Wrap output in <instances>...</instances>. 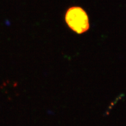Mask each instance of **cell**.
Here are the masks:
<instances>
[{"label": "cell", "mask_w": 126, "mask_h": 126, "mask_svg": "<svg viewBox=\"0 0 126 126\" xmlns=\"http://www.w3.org/2000/svg\"><path fill=\"white\" fill-rule=\"evenodd\" d=\"M68 26L75 32L82 34L89 29V22L85 11L80 7L74 6L68 10L65 15Z\"/></svg>", "instance_id": "cell-1"}]
</instances>
